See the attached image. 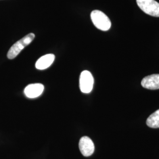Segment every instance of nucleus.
Listing matches in <instances>:
<instances>
[{
    "instance_id": "1",
    "label": "nucleus",
    "mask_w": 159,
    "mask_h": 159,
    "mask_svg": "<svg viewBox=\"0 0 159 159\" xmlns=\"http://www.w3.org/2000/svg\"><path fill=\"white\" fill-rule=\"evenodd\" d=\"M34 38L35 34L30 33L18 41L10 48L7 54V57L11 60L16 58L25 47L29 46L34 40Z\"/></svg>"
},
{
    "instance_id": "2",
    "label": "nucleus",
    "mask_w": 159,
    "mask_h": 159,
    "mask_svg": "<svg viewBox=\"0 0 159 159\" xmlns=\"http://www.w3.org/2000/svg\"><path fill=\"white\" fill-rule=\"evenodd\" d=\"M91 21L97 29L106 31L110 29L111 23L108 17L102 11L94 10L91 13Z\"/></svg>"
},
{
    "instance_id": "3",
    "label": "nucleus",
    "mask_w": 159,
    "mask_h": 159,
    "mask_svg": "<svg viewBox=\"0 0 159 159\" xmlns=\"http://www.w3.org/2000/svg\"><path fill=\"white\" fill-rule=\"evenodd\" d=\"M139 8L148 15L159 17V3L155 0H136Z\"/></svg>"
},
{
    "instance_id": "4",
    "label": "nucleus",
    "mask_w": 159,
    "mask_h": 159,
    "mask_svg": "<svg viewBox=\"0 0 159 159\" xmlns=\"http://www.w3.org/2000/svg\"><path fill=\"white\" fill-rule=\"evenodd\" d=\"M94 84V78L91 73L87 70L81 72L80 77V88L83 93L91 92Z\"/></svg>"
},
{
    "instance_id": "5",
    "label": "nucleus",
    "mask_w": 159,
    "mask_h": 159,
    "mask_svg": "<svg viewBox=\"0 0 159 159\" xmlns=\"http://www.w3.org/2000/svg\"><path fill=\"white\" fill-rule=\"evenodd\" d=\"M79 148L84 156L89 157L94 152V144L90 137H82L80 140Z\"/></svg>"
},
{
    "instance_id": "6",
    "label": "nucleus",
    "mask_w": 159,
    "mask_h": 159,
    "mask_svg": "<svg viewBox=\"0 0 159 159\" xmlns=\"http://www.w3.org/2000/svg\"><path fill=\"white\" fill-rule=\"evenodd\" d=\"M44 85L40 83L31 84L24 89V94L28 98H34L40 96L44 91Z\"/></svg>"
},
{
    "instance_id": "7",
    "label": "nucleus",
    "mask_w": 159,
    "mask_h": 159,
    "mask_svg": "<svg viewBox=\"0 0 159 159\" xmlns=\"http://www.w3.org/2000/svg\"><path fill=\"white\" fill-rule=\"evenodd\" d=\"M142 85L149 90L159 89V74L150 75L145 77L142 81Z\"/></svg>"
},
{
    "instance_id": "8",
    "label": "nucleus",
    "mask_w": 159,
    "mask_h": 159,
    "mask_svg": "<svg viewBox=\"0 0 159 159\" xmlns=\"http://www.w3.org/2000/svg\"><path fill=\"white\" fill-rule=\"evenodd\" d=\"M55 59V56L52 54H46L41 57L37 60L35 63V67L38 70H43L46 68H48L51 66V64L53 63Z\"/></svg>"
},
{
    "instance_id": "9",
    "label": "nucleus",
    "mask_w": 159,
    "mask_h": 159,
    "mask_svg": "<svg viewBox=\"0 0 159 159\" xmlns=\"http://www.w3.org/2000/svg\"><path fill=\"white\" fill-rule=\"evenodd\" d=\"M146 124L150 128H159V109L148 117Z\"/></svg>"
}]
</instances>
